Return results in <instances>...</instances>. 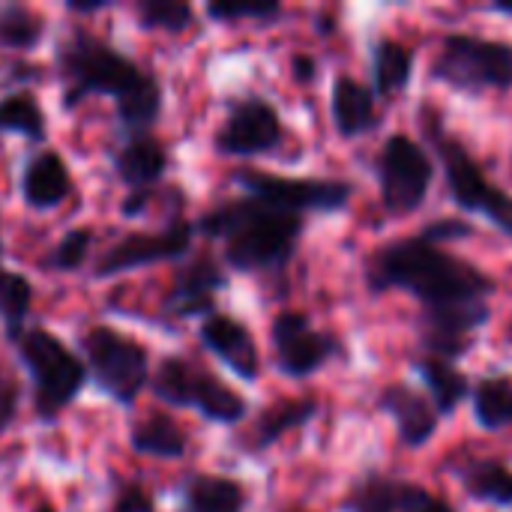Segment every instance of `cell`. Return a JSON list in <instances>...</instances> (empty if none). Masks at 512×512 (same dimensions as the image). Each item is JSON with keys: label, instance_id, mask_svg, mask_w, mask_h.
Here are the masks:
<instances>
[{"label": "cell", "instance_id": "obj_8", "mask_svg": "<svg viewBox=\"0 0 512 512\" xmlns=\"http://www.w3.org/2000/svg\"><path fill=\"white\" fill-rule=\"evenodd\" d=\"M432 78L468 96L512 90V42L450 33L432 60Z\"/></svg>", "mask_w": 512, "mask_h": 512}, {"label": "cell", "instance_id": "obj_18", "mask_svg": "<svg viewBox=\"0 0 512 512\" xmlns=\"http://www.w3.org/2000/svg\"><path fill=\"white\" fill-rule=\"evenodd\" d=\"M18 192L30 210L48 213V210H57L60 204H66L72 198L75 180H72L66 159L54 147H39L21 165Z\"/></svg>", "mask_w": 512, "mask_h": 512}, {"label": "cell", "instance_id": "obj_28", "mask_svg": "<svg viewBox=\"0 0 512 512\" xmlns=\"http://www.w3.org/2000/svg\"><path fill=\"white\" fill-rule=\"evenodd\" d=\"M0 135H18L33 144L48 141V120L33 90L18 87L0 99Z\"/></svg>", "mask_w": 512, "mask_h": 512}, {"label": "cell", "instance_id": "obj_19", "mask_svg": "<svg viewBox=\"0 0 512 512\" xmlns=\"http://www.w3.org/2000/svg\"><path fill=\"white\" fill-rule=\"evenodd\" d=\"M168 162H171L168 147L153 135V129H147V132H120L117 144L111 147L114 174L129 192L156 189V183L168 171Z\"/></svg>", "mask_w": 512, "mask_h": 512}, {"label": "cell", "instance_id": "obj_24", "mask_svg": "<svg viewBox=\"0 0 512 512\" xmlns=\"http://www.w3.org/2000/svg\"><path fill=\"white\" fill-rule=\"evenodd\" d=\"M246 486L225 474H189L180 492L183 512H246Z\"/></svg>", "mask_w": 512, "mask_h": 512}, {"label": "cell", "instance_id": "obj_32", "mask_svg": "<svg viewBox=\"0 0 512 512\" xmlns=\"http://www.w3.org/2000/svg\"><path fill=\"white\" fill-rule=\"evenodd\" d=\"M135 15L141 30L186 33L195 27V9L183 0H138Z\"/></svg>", "mask_w": 512, "mask_h": 512}, {"label": "cell", "instance_id": "obj_37", "mask_svg": "<svg viewBox=\"0 0 512 512\" xmlns=\"http://www.w3.org/2000/svg\"><path fill=\"white\" fill-rule=\"evenodd\" d=\"M471 234H474V228H471L465 219H456V216L435 219V222H429V225L420 231V237L429 240V243H435V246H444V243H450V240H465V237H471Z\"/></svg>", "mask_w": 512, "mask_h": 512}, {"label": "cell", "instance_id": "obj_4", "mask_svg": "<svg viewBox=\"0 0 512 512\" xmlns=\"http://www.w3.org/2000/svg\"><path fill=\"white\" fill-rule=\"evenodd\" d=\"M6 342L30 378L33 414L42 423L57 420L90 381L81 354H75L57 333L30 324L6 333Z\"/></svg>", "mask_w": 512, "mask_h": 512}, {"label": "cell", "instance_id": "obj_14", "mask_svg": "<svg viewBox=\"0 0 512 512\" xmlns=\"http://www.w3.org/2000/svg\"><path fill=\"white\" fill-rule=\"evenodd\" d=\"M492 321L489 303H456L420 312V348L426 357L456 363Z\"/></svg>", "mask_w": 512, "mask_h": 512}, {"label": "cell", "instance_id": "obj_31", "mask_svg": "<svg viewBox=\"0 0 512 512\" xmlns=\"http://www.w3.org/2000/svg\"><path fill=\"white\" fill-rule=\"evenodd\" d=\"M33 309V285L27 276L0 267V324L3 333L27 327V315Z\"/></svg>", "mask_w": 512, "mask_h": 512}, {"label": "cell", "instance_id": "obj_42", "mask_svg": "<svg viewBox=\"0 0 512 512\" xmlns=\"http://www.w3.org/2000/svg\"><path fill=\"white\" fill-rule=\"evenodd\" d=\"M489 9H492V12H498V15H507V18H512V0H495Z\"/></svg>", "mask_w": 512, "mask_h": 512}, {"label": "cell", "instance_id": "obj_33", "mask_svg": "<svg viewBox=\"0 0 512 512\" xmlns=\"http://www.w3.org/2000/svg\"><path fill=\"white\" fill-rule=\"evenodd\" d=\"M207 18L216 24H237V21H255L261 27L279 21L285 15V6L276 0H213L207 3Z\"/></svg>", "mask_w": 512, "mask_h": 512}, {"label": "cell", "instance_id": "obj_29", "mask_svg": "<svg viewBox=\"0 0 512 512\" xmlns=\"http://www.w3.org/2000/svg\"><path fill=\"white\" fill-rule=\"evenodd\" d=\"M402 480H393L381 471H369L342 498V512H399Z\"/></svg>", "mask_w": 512, "mask_h": 512}, {"label": "cell", "instance_id": "obj_41", "mask_svg": "<svg viewBox=\"0 0 512 512\" xmlns=\"http://www.w3.org/2000/svg\"><path fill=\"white\" fill-rule=\"evenodd\" d=\"M108 6H111V0H69L66 3V9L75 12V15H96V12H102Z\"/></svg>", "mask_w": 512, "mask_h": 512}, {"label": "cell", "instance_id": "obj_45", "mask_svg": "<svg viewBox=\"0 0 512 512\" xmlns=\"http://www.w3.org/2000/svg\"><path fill=\"white\" fill-rule=\"evenodd\" d=\"M282 512H309V510H300V507H291V510H282Z\"/></svg>", "mask_w": 512, "mask_h": 512}, {"label": "cell", "instance_id": "obj_35", "mask_svg": "<svg viewBox=\"0 0 512 512\" xmlns=\"http://www.w3.org/2000/svg\"><path fill=\"white\" fill-rule=\"evenodd\" d=\"M111 512H156V498L138 480H117L111 495Z\"/></svg>", "mask_w": 512, "mask_h": 512}, {"label": "cell", "instance_id": "obj_15", "mask_svg": "<svg viewBox=\"0 0 512 512\" xmlns=\"http://www.w3.org/2000/svg\"><path fill=\"white\" fill-rule=\"evenodd\" d=\"M225 285V264L210 252H195L192 258H183V264L174 270L171 288L162 297V312L171 318H207L210 312H216V294Z\"/></svg>", "mask_w": 512, "mask_h": 512}, {"label": "cell", "instance_id": "obj_43", "mask_svg": "<svg viewBox=\"0 0 512 512\" xmlns=\"http://www.w3.org/2000/svg\"><path fill=\"white\" fill-rule=\"evenodd\" d=\"M30 512H60V510H57L54 504H48V501H42V504H36V507H33V510H30Z\"/></svg>", "mask_w": 512, "mask_h": 512}, {"label": "cell", "instance_id": "obj_5", "mask_svg": "<svg viewBox=\"0 0 512 512\" xmlns=\"http://www.w3.org/2000/svg\"><path fill=\"white\" fill-rule=\"evenodd\" d=\"M423 126L426 135L435 147V156L444 168L447 177V189L453 204L468 213V216H483L489 225H495L504 237L512 240V195L504 192L495 180L486 177L483 165L474 159V153L441 126V117L426 108L423 111Z\"/></svg>", "mask_w": 512, "mask_h": 512}, {"label": "cell", "instance_id": "obj_16", "mask_svg": "<svg viewBox=\"0 0 512 512\" xmlns=\"http://www.w3.org/2000/svg\"><path fill=\"white\" fill-rule=\"evenodd\" d=\"M198 339L204 345L207 354H213L228 372H234L240 381L255 384L261 378V351L258 342L252 336V330L237 321L228 312H210L201 327H198Z\"/></svg>", "mask_w": 512, "mask_h": 512}, {"label": "cell", "instance_id": "obj_21", "mask_svg": "<svg viewBox=\"0 0 512 512\" xmlns=\"http://www.w3.org/2000/svg\"><path fill=\"white\" fill-rule=\"evenodd\" d=\"M330 114L333 126L342 138L354 141L378 129L381 114H378V99L369 84L357 81L354 75H336L333 90H330Z\"/></svg>", "mask_w": 512, "mask_h": 512}, {"label": "cell", "instance_id": "obj_30", "mask_svg": "<svg viewBox=\"0 0 512 512\" xmlns=\"http://www.w3.org/2000/svg\"><path fill=\"white\" fill-rule=\"evenodd\" d=\"M45 39V21L21 3L0 6V48L6 51H33Z\"/></svg>", "mask_w": 512, "mask_h": 512}, {"label": "cell", "instance_id": "obj_6", "mask_svg": "<svg viewBox=\"0 0 512 512\" xmlns=\"http://www.w3.org/2000/svg\"><path fill=\"white\" fill-rule=\"evenodd\" d=\"M150 390L162 405L195 408L207 423L216 426H237L249 414L246 396L228 387L204 363L183 354H165L159 360V366L150 375Z\"/></svg>", "mask_w": 512, "mask_h": 512}, {"label": "cell", "instance_id": "obj_9", "mask_svg": "<svg viewBox=\"0 0 512 512\" xmlns=\"http://www.w3.org/2000/svg\"><path fill=\"white\" fill-rule=\"evenodd\" d=\"M234 183L249 198L303 219L306 213H339L354 198V183L336 177H285L261 168H240L234 171Z\"/></svg>", "mask_w": 512, "mask_h": 512}, {"label": "cell", "instance_id": "obj_27", "mask_svg": "<svg viewBox=\"0 0 512 512\" xmlns=\"http://www.w3.org/2000/svg\"><path fill=\"white\" fill-rule=\"evenodd\" d=\"M471 411L480 429L504 432L512 426V378L483 375L471 387Z\"/></svg>", "mask_w": 512, "mask_h": 512}, {"label": "cell", "instance_id": "obj_3", "mask_svg": "<svg viewBox=\"0 0 512 512\" xmlns=\"http://www.w3.org/2000/svg\"><path fill=\"white\" fill-rule=\"evenodd\" d=\"M306 231V219L276 210L249 195L225 198L207 207L195 234L216 240L222 246V258L237 273H279L297 255L300 237Z\"/></svg>", "mask_w": 512, "mask_h": 512}, {"label": "cell", "instance_id": "obj_12", "mask_svg": "<svg viewBox=\"0 0 512 512\" xmlns=\"http://www.w3.org/2000/svg\"><path fill=\"white\" fill-rule=\"evenodd\" d=\"M285 141V123L279 108L261 93L234 96L222 123L213 132V150L234 159H252L273 153Z\"/></svg>", "mask_w": 512, "mask_h": 512}, {"label": "cell", "instance_id": "obj_36", "mask_svg": "<svg viewBox=\"0 0 512 512\" xmlns=\"http://www.w3.org/2000/svg\"><path fill=\"white\" fill-rule=\"evenodd\" d=\"M399 512H456L450 501H444L441 495L429 492L426 486L417 483H405L399 489Z\"/></svg>", "mask_w": 512, "mask_h": 512}, {"label": "cell", "instance_id": "obj_13", "mask_svg": "<svg viewBox=\"0 0 512 512\" xmlns=\"http://www.w3.org/2000/svg\"><path fill=\"white\" fill-rule=\"evenodd\" d=\"M192 240H195V222L180 216L159 231H129L96 258L93 279H114L123 273H135L141 267L183 261L192 252Z\"/></svg>", "mask_w": 512, "mask_h": 512}, {"label": "cell", "instance_id": "obj_26", "mask_svg": "<svg viewBox=\"0 0 512 512\" xmlns=\"http://www.w3.org/2000/svg\"><path fill=\"white\" fill-rule=\"evenodd\" d=\"M417 54L411 45L381 36L372 48V93L375 99H390L402 93L414 78Z\"/></svg>", "mask_w": 512, "mask_h": 512}, {"label": "cell", "instance_id": "obj_17", "mask_svg": "<svg viewBox=\"0 0 512 512\" xmlns=\"http://www.w3.org/2000/svg\"><path fill=\"white\" fill-rule=\"evenodd\" d=\"M375 408L396 423V435L405 450H420L438 435L441 417L432 408L429 396L405 381L384 384L375 396Z\"/></svg>", "mask_w": 512, "mask_h": 512}, {"label": "cell", "instance_id": "obj_2", "mask_svg": "<svg viewBox=\"0 0 512 512\" xmlns=\"http://www.w3.org/2000/svg\"><path fill=\"white\" fill-rule=\"evenodd\" d=\"M363 282L372 294L405 291L423 303V309L456 306V303H489L498 282L444 246L414 237L390 240L366 255Z\"/></svg>", "mask_w": 512, "mask_h": 512}, {"label": "cell", "instance_id": "obj_40", "mask_svg": "<svg viewBox=\"0 0 512 512\" xmlns=\"http://www.w3.org/2000/svg\"><path fill=\"white\" fill-rule=\"evenodd\" d=\"M291 72H294V78H297L300 84H312V81L318 78V60H315L312 54L300 51V54L291 57Z\"/></svg>", "mask_w": 512, "mask_h": 512}, {"label": "cell", "instance_id": "obj_22", "mask_svg": "<svg viewBox=\"0 0 512 512\" xmlns=\"http://www.w3.org/2000/svg\"><path fill=\"white\" fill-rule=\"evenodd\" d=\"M129 447L147 459L177 462L189 453V435L168 411H150L132 423Z\"/></svg>", "mask_w": 512, "mask_h": 512}, {"label": "cell", "instance_id": "obj_38", "mask_svg": "<svg viewBox=\"0 0 512 512\" xmlns=\"http://www.w3.org/2000/svg\"><path fill=\"white\" fill-rule=\"evenodd\" d=\"M18 405H21V384L0 369V438L18 417Z\"/></svg>", "mask_w": 512, "mask_h": 512}, {"label": "cell", "instance_id": "obj_34", "mask_svg": "<svg viewBox=\"0 0 512 512\" xmlns=\"http://www.w3.org/2000/svg\"><path fill=\"white\" fill-rule=\"evenodd\" d=\"M90 246H93V231L90 228H72L54 243V249L42 258L39 267L54 270V273H72L87 261Z\"/></svg>", "mask_w": 512, "mask_h": 512}, {"label": "cell", "instance_id": "obj_39", "mask_svg": "<svg viewBox=\"0 0 512 512\" xmlns=\"http://www.w3.org/2000/svg\"><path fill=\"white\" fill-rule=\"evenodd\" d=\"M153 195H156V189H135V192H126V198L120 201V216L138 219V216L147 210V204L153 201Z\"/></svg>", "mask_w": 512, "mask_h": 512}, {"label": "cell", "instance_id": "obj_25", "mask_svg": "<svg viewBox=\"0 0 512 512\" xmlns=\"http://www.w3.org/2000/svg\"><path fill=\"white\" fill-rule=\"evenodd\" d=\"M456 474L468 498L512 510V468L507 462L492 456H474Z\"/></svg>", "mask_w": 512, "mask_h": 512}, {"label": "cell", "instance_id": "obj_11", "mask_svg": "<svg viewBox=\"0 0 512 512\" xmlns=\"http://www.w3.org/2000/svg\"><path fill=\"white\" fill-rule=\"evenodd\" d=\"M276 369L291 381H306L345 354L339 336L318 330L303 309H282L270 324Z\"/></svg>", "mask_w": 512, "mask_h": 512}, {"label": "cell", "instance_id": "obj_1", "mask_svg": "<svg viewBox=\"0 0 512 512\" xmlns=\"http://www.w3.org/2000/svg\"><path fill=\"white\" fill-rule=\"evenodd\" d=\"M54 69L63 111H75L90 96H111L120 132H147L162 114V81L87 27H72L57 42Z\"/></svg>", "mask_w": 512, "mask_h": 512}, {"label": "cell", "instance_id": "obj_20", "mask_svg": "<svg viewBox=\"0 0 512 512\" xmlns=\"http://www.w3.org/2000/svg\"><path fill=\"white\" fill-rule=\"evenodd\" d=\"M321 411V402L315 396H300V399H279L273 405H267L249 426L246 438H243V450L246 453H267L270 447H276L285 435L309 426Z\"/></svg>", "mask_w": 512, "mask_h": 512}, {"label": "cell", "instance_id": "obj_23", "mask_svg": "<svg viewBox=\"0 0 512 512\" xmlns=\"http://www.w3.org/2000/svg\"><path fill=\"white\" fill-rule=\"evenodd\" d=\"M411 366L420 375V381L426 384V396H429L432 408L438 411V417H453L459 411V405L465 399H471L474 381L456 363L420 354Z\"/></svg>", "mask_w": 512, "mask_h": 512}, {"label": "cell", "instance_id": "obj_10", "mask_svg": "<svg viewBox=\"0 0 512 512\" xmlns=\"http://www.w3.org/2000/svg\"><path fill=\"white\" fill-rule=\"evenodd\" d=\"M435 183V159L429 150L405 135L393 132L378 153V186H381V201L390 216H411L417 213L429 189Z\"/></svg>", "mask_w": 512, "mask_h": 512}, {"label": "cell", "instance_id": "obj_44", "mask_svg": "<svg viewBox=\"0 0 512 512\" xmlns=\"http://www.w3.org/2000/svg\"><path fill=\"white\" fill-rule=\"evenodd\" d=\"M0 267H3V216H0Z\"/></svg>", "mask_w": 512, "mask_h": 512}, {"label": "cell", "instance_id": "obj_7", "mask_svg": "<svg viewBox=\"0 0 512 512\" xmlns=\"http://www.w3.org/2000/svg\"><path fill=\"white\" fill-rule=\"evenodd\" d=\"M81 360L87 378L102 390L111 402L129 408L138 402L144 387L150 384V351L129 333L93 324L78 336Z\"/></svg>", "mask_w": 512, "mask_h": 512}]
</instances>
